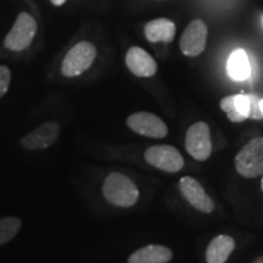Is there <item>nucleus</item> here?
Instances as JSON below:
<instances>
[{
    "mask_svg": "<svg viewBox=\"0 0 263 263\" xmlns=\"http://www.w3.org/2000/svg\"><path fill=\"white\" fill-rule=\"evenodd\" d=\"M104 197L111 205L117 207H132L138 202L139 190L133 180L122 173H110L104 180Z\"/></svg>",
    "mask_w": 263,
    "mask_h": 263,
    "instance_id": "f257e3e1",
    "label": "nucleus"
},
{
    "mask_svg": "<svg viewBox=\"0 0 263 263\" xmlns=\"http://www.w3.org/2000/svg\"><path fill=\"white\" fill-rule=\"evenodd\" d=\"M235 167L244 178H256L263 174V138L250 140L235 157Z\"/></svg>",
    "mask_w": 263,
    "mask_h": 263,
    "instance_id": "f03ea898",
    "label": "nucleus"
},
{
    "mask_svg": "<svg viewBox=\"0 0 263 263\" xmlns=\"http://www.w3.org/2000/svg\"><path fill=\"white\" fill-rule=\"evenodd\" d=\"M97 59V48L89 42H80L70 49L62 61L61 71L68 78L78 77L93 65Z\"/></svg>",
    "mask_w": 263,
    "mask_h": 263,
    "instance_id": "7ed1b4c3",
    "label": "nucleus"
},
{
    "mask_svg": "<svg viewBox=\"0 0 263 263\" xmlns=\"http://www.w3.org/2000/svg\"><path fill=\"white\" fill-rule=\"evenodd\" d=\"M37 33V22L32 15L21 12L11 31L5 37L4 44L9 50L22 51L27 49Z\"/></svg>",
    "mask_w": 263,
    "mask_h": 263,
    "instance_id": "20e7f679",
    "label": "nucleus"
},
{
    "mask_svg": "<svg viewBox=\"0 0 263 263\" xmlns=\"http://www.w3.org/2000/svg\"><path fill=\"white\" fill-rule=\"evenodd\" d=\"M185 149L197 161H206L211 156L212 141L209 124L196 122L186 132Z\"/></svg>",
    "mask_w": 263,
    "mask_h": 263,
    "instance_id": "39448f33",
    "label": "nucleus"
},
{
    "mask_svg": "<svg viewBox=\"0 0 263 263\" xmlns=\"http://www.w3.org/2000/svg\"><path fill=\"white\" fill-rule=\"evenodd\" d=\"M145 161L151 166L168 173L179 172L184 167L182 154L171 145H155L146 149Z\"/></svg>",
    "mask_w": 263,
    "mask_h": 263,
    "instance_id": "423d86ee",
    "label": "nucleus"
},
{
    "mask_svg": "<svg viewBox=\"0 0 263 263\" xmlns=\"http://www.w3.org/2000/svg\"><path fill=\"white\" fill-rule=\"evenodd\" d=\"M127 126L140 136L162 139L168 134L166 123L156 115L151 112H136L127 118Z\"/></svg>",
    "mask_w": 263,
    "mask_h": 263,
    "instance_id": "0eeeda50",
    "label": "nucleus"
},
{
    "mask_svg": "<svg viewBox=\"0 0 263 263\" xmlns=\"http://www.w3.org/2000/svg\"><path fill=\"white\" fill-rule=\"evenodd\" d=\"M207 26L202 20L196 18L184 29L179 41L180 50L186 57H197L205 50L207 42Z\"/></svg>",
    "mask_w": 263,
    "mask_h": 263,
    "instance_id": "6e6552de",
    "label": "nucleus"
},
{
    "mask_svg": "<svg viewBox=\"0 0 263 263\" xmlns=\"http://www.w3.org/2000/svg\"><path fill=\"white\" fill-rule=\"evenodd\" d=\"M61 128L57 122H44L21 139V146L27 150H43L50 147L59 139Z\"/></svg>",
    "mask_w": 263,
    "mask_h": 263,
    "instance_id": "1a4fd4ad",
    "label": "nucleus"
},
{
    "mask_svg": "<svg viewBox=\"0 0 263 263\" xmlns=\"http://www.w3.org/2000/svg\"><path fill=\"white\" fill-rule=\"evenodd\" d=\"M179 189L193 207L205 213H211L215 210V203L207 195L203 186L193 177H183L179 182Z\"/></svg>",
    "mask_w": 263,
    "mask_h": 263,
    "instance_id": "9d476101",
    "label": "nucleus"
},
{
    "mask_svg": "<svg viewBox=\"0 0 263 263\" xmlns=\"http://www.w3.org/2000/svg\"><path fill=\"white\" fill-rule=\"evenodd\" d=\"M126 65L137 77H153L157 72V64L149 52L139 47H132L126 54Z\"/></svg>",
    "mask_w": 263,
    "mask_h": 263,
    "instance_id": "9b49d317",
    "label": "nucleus"
},
{
    "mask_svg": "<svg viewBox=\"0 0 263 263\" xmlns=\"http://www.w3.org/2000/svg\"><path fill=\"white\" fill-rule=\"evenodd\" d=\"M173 257V252L163 245H146L137 250L128 258V263H167Z\"/></svg>",
    "mask_w": 263,
    "mask_h": 263,
    "instance_id": "f8f14e48",
    "label": "nucleus"
},
{
    "mask_svg": "<svg viewBox=\"0 0 263 263\" xmlns=\"http://www.w3.org/2000/svg\"><path fill=\"white\" fill-rule=\"evenodd\" d=\"M176 25L168 18H156L147 22L144 34L150 43H171L176 35Z\"/></svg>",
    "mask_w": 263,
    "mask_h": 263,
    "instance_id": "ddd939ff",
    "label": "nucleus"
},
{
    "mask_svg": "<svg viewBox=\"0 0 263 263\" xmlns=\"http://www.w3.org/2000/svg\"><path fill=\"white\" fill-rule=\"evenodd\" d=\"M235 249V240L229 235H218L206 250L207 263H226Z\"/></svg>",
    "mask_w": 263,
    "mask_h": 263,
    "instance_id": "4468645a",
    "label": "nucleus"
},
{
    "mask_svg": "<svg viewBox=\"0 0 263 263\" xmlns=\"http://www.w3.org/2000/svg\"><path fill=\"white\" fill-rule=\"evenodd\" d=\"M227 73L233 81H246L251 74V65L248 54L242 49H236L230 54L227 62Z\"/></svg>",
    "mask_w": 263,
    "mask_h": 263,
    "instance_id": "2eb2a0df",
    "label": "nucleus"
},
{
    "mask_svg": "<svg viewBox=\"0 0 263 263\" xmlns=\"http://www.w3.org/2000/svg\"><path fill=\"white\" fill-rule=\"evenodd\" d=\"M22 221L18 217H3L0 218V245L12 240L21 230Z\"/></svg>",
    "mask_w": 263,
    "mask_h": 263,
    "instance_id": "dca6fc26",
    "label": "nucleus"
},
{
    "mask_svg": "<svg viewBox=\"0 0 263 263\" xmlns=\"http://www.w3.org/2000/svg\"><path fill=\"white\" fill-rule=\"evenodd\" d=\"M221 108L224 112L228 115V118L232 122L240 123L244 122L246 118L242 115L239 114V111L236 110L235 103H234V95H229V97L223 98L221 100Z\"/></svg>",
    "mask_w": 263,
    "mask_h": 263,
    "instance_id": "f3484780",
    "label": "nucleus"
},
{
    "mask_svg": "<svg viewBox=\"0 0 263 263\" xmlns=\"http://www.w3.org/2000/svg\"><path fill=\"white\" fill-rule=\"evenodd\" d=\"M234 103L236 110L239 111L240 115H242L246 120L249 118L250 114V97L249 94H238L234 95Z\"/></svg>",
    "mask_w": 263,
    "mask_h": 263,
    "instance_id": "a211bd4d",
    "label": "nucleus"
},
{
    "mask_svg": "<svg viewBox=\"0 0 263 263\" xmlns=\"http://www.w3.org/2000/svg\"><path fill=\"white\" fill-rule=\"evenodd\" d=\"M10 82H11V71L8 66L0 65V98L8 93Z\"/></svg>",
    "mask_w": 263,
    "mask_h": 263,
    "instance_id": "6ab92c4d",
    "label": "nucleus"
},
{
    "mask_svg": "<svg viewBox=\"0 0 263 263\" xmlns=\"http://www.w3.org/2000/svg\"><path fill=\"white\" fill-rule=\"evenodd\" d=\"M250 97V114H249V118L251 120H262L263 118V114L261 111V107H259V99L257 95L254 94H249Z\"/></svg>",
    "mask_w": 263,
    "mask_h": 263,
    "instance_id": "aec40b11",
    "label": "nucleus"
},
{
    "mask_svg": "<svg viewBox=\"0 0 263 263\" xmlns=\"http://www.w3.org/2000/svg\"><path fill=\"white\" fill-rule=\"evenodd\" d=\"M51 3L54 5H57V6H60V5H64L65 3H66V0H51Z\"/></svg>",
    "mask_w": 263,
    "mask_h": 263,
    "instance_id": "412c9836",
    "label": "nucleus"
},
{
    "mask_svg": "<svg viewBox=\"0 0 263 263\" xmlns=\"http://www.w3.org/2000/svg\"><path fill=\"white\" fill-rule=\"evenodd\" d=\"M252 263H263V256H261V257H258L257 259H255L254 262Z\"/></svg>",
    "mask_w": 263,
    "mask_h": 263,
    "instance_id": "4be33fe9",
    "label": "nucleus"
},
{
    "mask_svg": "<svg viewBox=\"0 0 263 263\" xmlns=\"http://www.w3.org/2000/svg\"><path fill=\"white\" fill-rule=\"evenodd\" d=\"M259 107H261V111H262V114H263V99H261V100H259Z\"/></svg>",
    "mask_w": 263,
    "mask_h": 263,
    "instance_id": "5701e85b",
    "label": "nucleus"
},
{
    "mask_svg": "<svg viewBox=\"0 0 263 263\" xmlns=\"http://www.w3.org/2000/svg\"><path fill=\"white\" fill-rule=\"evenodd\" d=\"M263 176V174H262ZM261 185H262V190H263V177H262V182H261Z\"/></svg>",
    "mask_w": 263,
    "mask_h": 263,
    "instance_id": "b1692460",
    "label": "nucleus"
},
{
    "mask_svg": "<svg viewBox=\"0 0 263 263\" xmlns=\"http://www.w3.org/2000/svg\"><path fill=\"white\" fill-rule=\"evenodd\" d=\"M262 21H263V18H262Z\"/></svg>",
    "mask_w": 263,
    "mask_h": 263,
    "instance_id": "393cba45",
    "label": "nucleus"
}]
</instances>
